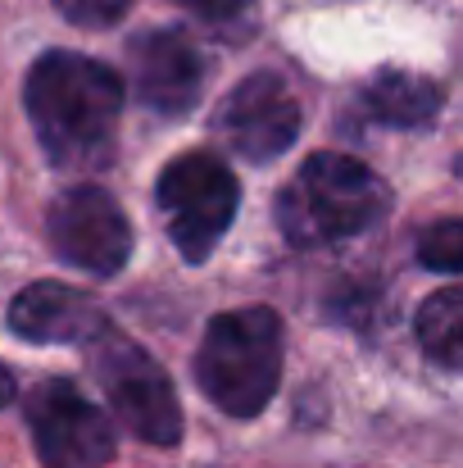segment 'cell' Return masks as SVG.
Masks as SVG:
<instances>
[{
	"mask_svg": "<svg viewBox=\"0 0 463 468\" xmlns=\"http://www.w3.org/2000/svg\"><path fill=\"white\" fill-rule=\"evenodd\" d=\"M391 214L386 182L350 155H309L278 196V228L291 246L318 250L373 232Z\"/></svg>",
	"mask_w": 463,
	"mask_h": 468,
	"instance_id": "7a4b0ae2",
	"label": "cell"
},
{
	"mask_svg": "<svg viewBox=\"0 0 463 468\" xmlns=\"http://www.w3.org/2000/svg\"><path fill=\"white\" fill-rule=\"evenodd\" d=\"M87 355H91V368H96V378L105 387V400L119 414V423H128L151 446H177L182 410H177L168 373L151 355L142 346H132L114 323H105L87 341Z\"/></svg>",
	"mask_w": 463,
	"mask_h": 468,
	"instance_id": "5b68a950",
	"label": "cell"
},
{
	"mask_svg": "<svg viewBox=\"0 0 463 468\" xmlns=\"http://www.w3.org/2000/svg\"><path fill=\"white\" fill-rule=\"evenodd\" d=\"M105 323V310L87 292L64 282H32L9 305V327L37 346H87Z\"/></svg>",
	"mask_w": 463,
	"mask_h": 468,
	"instance_id": "30bf717a",
	"label": "cell"
},
{
	"mask_svg": "<svg viewBox=\"0 0 463 468\" xmlns=\"http://www.w3.org/2000/svg\"><path fill=\"white\" fill-rule=\"evenodd\" d=\"M195 382L232 419L264 414L282 382V318L264 305L218 314L195 350Z\"/></svg>",
	"mask_w": 463,
	"mask_h": 468,
	"instance_id": "3957f363",
	"label": "cell"
},
{
	"mask_svg": "<svg viewBox=\"0 0 463 468\" xmlns=\"http://www.w3.org/2000/svg\"><path fill=\"white\" fill-rule=\"evenodd\" d=\"M159 214L163 228L173 237V246L182 250L186 264H205L214 255V246L223 241V232L237 218L241 205V182L237 173L209 151H191L177 155L159 173Z\"/></svg>",
	"mask_w": 463,
	"mask_h": 468,
	"instance_id": "277c9868",
	"label": "cell"
},
{
	"mask_svg": "<svg viewBox=\"0 0 463 468\" xmlns=\"http://www.w3.org/2000/svg\"><path fill=\"white\" fill-rule=\"evenodd\" d=\"M9 400H14V378H9V373L0 368V410H5Z\"/></svg>",
	"mask_w": 463,
	"mask_h": 468,
	"instance_id": "2e32d148",
	"label": "cell"
},
{
	"mask_svg": "<svg viewBox=\"0 0 463 468\" xmlns=\"http://www.w3.org/2000/svg\"><path fill=\"white\" fill-rule=\"evenodd\" d=\"M223 137L227 146L250 164H273L287 155L300 137V101L278 73H255L232 87L223 114Z\"/></svg>",
	"mask_w": 463,
	"mask_h": 468,
	"instance_id": "ba28073f",
	"label": "cell"
},
{
	"mask_svg": "<svg viewBox=\"0 0 463 468\" xmlns=\"http://www.w3.org/2000/svg\"><path fill=\"white\" fill-rule=\"evenodd\" d=\"M418 260L437 273H450L459 278L463 273V223L459 218H441L437 228L423 232V246H418Z\"/></svg>",
	"mask_w": 463,
	"mask_h": 468,
	"instance_id": "4fadbf2b",
	"label": "cell"
},
{
	"mask_svg": "<svg viewBox=\"0 0 463 468\" xmlns=\"http://www.w3.org/2000/svg\"><path fill=\"white\" fill-rule=\"evenodd\" d=\"M418 341H423V350L441 368H459L463 364V292L455 282L423 301V310H418Z\"/></svg>",
	"mask_w": 463,
	"mask_h": 468,
	"instance_id": "7c38bea8",
	"label": "cell"
},
{
	"mask_svg": "<svg viewBox=\"0 0 463 468\" xmlns=\"http://www.w3.org/2000/svg\"><path fill=\"white\" fill-rule=\"evenodd\" d=\"M177 5L191 9V14H200V18H209V23H232V18L246 14L250 0H177Z\"/></svg>",
	"mask_w": 463,
	"mask_h": 468,
	"instance_id": "9a60e30c",
	"label": "cell"
},
{
	"mask_svg": "<svg viewBox=\"0 0 463 468\" xmlns=\"http://www.w3.org/2000/svg\"><path fill=\"white\" fill-rule=\"evenodd\" d=\"M50 5L78 27H110L132 9V0H50Z\"/></svg>",
	"mask_w": 463,
	"mask_h": 468,
	"instance_id": "5bb4252c",
	"label": "cell"
},
{
	"mask_svg": "<svg viewBox=\"0 0 463 468\" xmlns=\"http://www.w3.org/2000/svg\"><path fill=\"white\" fill-rule=\"evenodd\" d=\"M441 87L409 69H382L363 87V105L391 128H423L441 114Z\"/></svg>",
	"mask_w": 463,
	"mask_h": 468,
	"instance_id": "8fae6325",
	"label": "cell"
},
{
	"mask_svg": "<svg viewBox=\"0 0 463 468\" xmlns=\"http://www.w3.org/2000/svg\"><path fill=\"white\" fill-rule=\"evenodd\" d=\"M50 250L91 278H114L132 260V228L105 186H68L50 205Z\"/></svg>",
	"mask_w": 463,
	"mask_h": 468,
	"instance_id": "8992f818",
	"label": "cell"
},
{
	"mask_svg": "<svg viewBox=\"0 0 463 468\" xmlns=\"http://www.w3.org/2000/svg\"><path fill=\"white\" fill-rule=\"evenodd\" d=\"M123 101V78L78 50H46L23 82L37 142L59 168H96L114 155Z\"/></svg>",
	"mask_w": 463,
	"mask_h": 468,
	"instance_id": "6da1fadb",
	"label": "cell"
},
{
	"mask_svg": "<svg viewBox=\"0 0 463 468\" xmlns=\"http://www.w3.org/2000/svg\"><path fill=\"white\" fill-rule=\"evenodd\" d=\"M132 87L154 114H186L205 91V55L177 27H154L132 41Z\"/></svg>",
	"mask_w": 463,
	"mask_h": 468,
	"instance_id": "9c48e42d",
	"label": "cell"
},
{
	"mask_svg": "<svg viewBox=\"0 0 463 468\" xmlns=\"http://www.w3.org/2000/svg\"><path fill=\"white\" fill-rule=\"evenodd\" d=\"M32 446L46 468H105L114 460V423L73 382H46L27 396Z\"/></svg>",
	"mask_w": 463,
	"mask_h": 468,
	"instance_id": "52a82bcc",
	"label": "cell"
}]
</instances>
